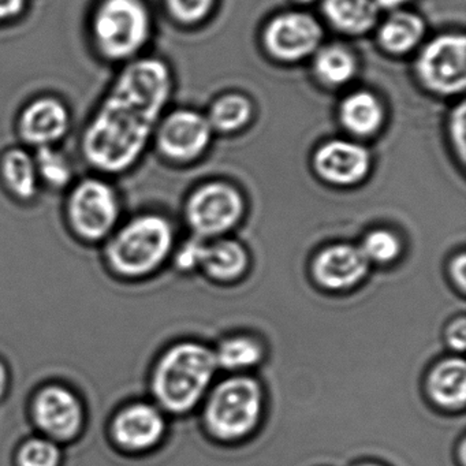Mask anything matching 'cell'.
<instances>
[{
  "label": "cell",
  "instance_id": "obj_33",
  "mask_svg": "<svg viewBox=\"0 0 466 466\" xmlns=\"http://www.w3.org/2000/svg\"><path fill=\"white\" fill-rule=\"evenodd\" d=\"M28 0H0V23L15 20L25 10Z\"/></svg>",
  "mask_w": 466,
  "mask_h": 466
},
{
  "label": "cell",
  "instance_id": "obj_21",
  "mask_svg": "<svg viewBox=\"0 0 466 466\" xmlns=\"http://www.w3.org/2000/svg\"><path fill=\"white\" fill-rule=\"evenodd\" d=\"M424 36V23L411 13H394L379 32V40L384 50L402 56L413 50Z\"/></svg>",
  "mask_w": 466,
  "mask_h": 466
},
{
  "label": "cell",
  "instance_id": "obj_9",
  "mask_svg": "<svg viewBox=\"0 0 466 466\" xmlns=\"http://www.w3.org/2000/svg\"><path fill=\"white\" fill-rule=\"evenodd\" d=\"M417 73L427 88L439 95H458L466 86V40L462 35H441L425 46Z\"/></svg>",
  "mask_w": 466,
  "mask_h": 466
},
{
  "label": "cell",
  "instance_id": "obj_7",
  "mask_svg": "<svg viewBox=\"0 0 466 466\" xmlns=\"http://www.w3.org/2000/svg\"><path fill=\"white\" fill-rule=\"evenodd\" d=\"M29 414L40 435L67 443L77 439L86 425V406L72 387L59 381L43 384L35 391Z\"/></svg>",
  "mask_w": 466,
  "mask_h": 466
},
{
  "label": "cell",
  "instance_id": "obj_28",
  "mask_svg": "<svg viewBox=\"0 0 466 466\" xmlns=\"http://www.w3.org/2000/svg\"><path fill=\"white\" fill-rule=\"evenodd\" d=\"M215 0H166L168 12L179 23L195 24L211 12Z\"/></svg>",
  "mask_w": 466,
  "mask_h": 466
},
{
  "label": "cell",
  "instance_id": "obj_17",
  "mask_svg": "<svg viewBox=\"0 0 466 466\" xmlns=\"http://www.w3.org/2000/svg\"><path fill=\"white\" fill-rule=\"evenodd\" d=\"M248 253L241 244L233 239H217L207 244L201 250L200 266L212 279L230 282L247 271Z\"/></svg>",
  "mask_w": 466,
  "mask_h": 466
},
{
  "label": "cell",
  "instance_id": "obj_6",
  "mask_svg": "<svg viewBox=\"0 0 466 466\" xmlns=\"http://www.w3.org/2000/svg\"><path fill=\"white\" fill-rule=\"evenodd\" d=\"M65 214L69 230L78 241L105 244L121 223V198L110 182L86 177L70 189Z\"/></svg>",
  "mask_w": 466,
  "mask_h": 466
},
{
  "label": "cell",
  "instance_id": "obj_5",
  "mask_svg": "<svg viewBox=\"0 0 466 466\" xmlns=\"http://www.w3.org/2000/svg\"><path fill=\"white\" fill-rule=\"evenodd\" d=\"M261 410L260 384L249 376H233L212 390L204 409V422L218 441H241L255 431Z\"/></svg>",
  "mask_w": 466,
  "mask_h": 466
},
{
  "label": "cell",
  "instance_id": "obj_1",
  "mask_svg": "<svg viewBox=\"0 0 466 466\" xmlns=\"http://www.w3.org/2000/svg\"><path fill=\"white\" fill-rule=\"evenodd\" d=\"M173 78L165 62H130L84 130V159L103 174H122L146 151L170 100Z\"/></svg>",
  "mask_w": 466,
  "mask_h": 466
},
{
  "label": "cell",
  "instance_id": "obj_16",
  "mask_svg": "<svg viewBox=\"0 0 466 466\" xmlns=\"http://www.w3.org/2000/svg\"><path fill=\"white\" fill-rule=\"evenodd\" d=\"M431 400L446 409H461L466 400V365L460 357L441 360L427 379Z\"/></svg>",
  "mask_w": 466,
  "mask_h": 466
},
{
  "label": "cell",
  "instance_id": "obj_18",
  "mask_svg": "<svg viewBox=\"0 0 466 466\" xmlns=\"http://www.w3.org/2000/svg\"><path fill=\"white\" fill-rule=\"evenodd\" d=\"M0 177L17 200H34L39 192L40 179L35 157L25 149L12 148L5 152L0 160Z\"/></svg>",
  "mask_w": 466,
  "mask_h": 466
},
{
  "label": "cell",
  "instance_id": "obj_10",
  "mask_svg": "<svg viewBox=\"0 0 466 466\" xmlns=\"http://www.w3.org/2000/svg\"><path fill=\"white\" fill-rule=\"evenodd\" d=\"M167 430L166 413L155 402L132 400L116 409L108 424L111 441L127 452H146L159 446Z\"/></svg>",
  "mask_w": 466,
  "mask_h": 466
},
{
  "label": "cell",
  "instance_id": "obj_13",
  "mask_svg": "<svg viewBox=\"0 0 466 466\" xmlns=\"http://www.w3.org/2000/svg\"><path fill=\"white\" fill-rule=\"evenodd\" d=\"M313 166L323 181L337 187H351L367 177L370 157L360 144L332 140L316 152Z\"/></svg>",
  "mask_w": 466,
  "mask_h": 466
},
{
  "label": "cell",
  "instance_id": "obj_22",
  "mask_svg": "<svg viewBox=\"0 0 466 466\" xmlns=\"http://www.w3.org/2000/svg\"><path fill=\"white\" fill-rule=\"evenodd\" d=\"M218 368L241 372L249 370L261 361L264 356L263 346L255 338L248 335L226 338L214 351Z\"/></svg>",
  "mask_w": 466,
  "mask_h": 466
},
{
  "label": "cell",
  "instance_id": "obj_36",
  "mask_svg": "<svg viewBox=\"0 0 466 466\" xmlns=\"http://www.w3.org/2000/svg\"><path fill=\"white\" fill-rule=\"evenodd\" d=\"M465 451H466L465 441H461V446H460V463H461V466H465V461H466Z\"/></svg>",
  "mask_w": 466,
  "mask_h": 466
},
{
  "label": "cell",
  "instance_id": "obj_20",
  "mask_svg": "<svg viewBox=\"0 0 466 466\" xmlns=\"http://www.w3.org/2000/svg\"><path fill=\"white\" fill-rule=\"evenodd\" d=\"M340 121L349 132L357 136H370L378 132L383 122V108L370 92L360 91L349 95L339 110Z\"/></svg>",
  "mask_w": 466,
  "mask_h": 466
},
{
  "label": "cell",
  "instance_id": "obj_27",
  "mask_svg": "<svg viewBox=\"0 0 466 466\" xmlns=\"http://www.w3.org/2000/svg\"><path fill=\"white\" fill-rule=\"evenodd\" d=\"M360 249L368 263L390 264L400 258L402 248L397 234L387 228H376L364 237Z\"/></svg>",
  "mask_w": 466,
  "mask_h": 466
},
{
  "label": "cell",
  "instance_id": "obj_32",
  "mask_svg": "<svg viewBox=\"0 0 466 466\" xmlns=\"http://www.w3.org/2000/svg\"><path fill=\"white\" fill-rule=\"evenodd\" d=\"M466 258L465 253H460L455 256L450 264V277H451L452 282L457 285V288L461 291H465L466 288Z\"/></svg>",
  "mask_w": 466,
  "mask_h": 466
},
{
  "label": "cell",
  "instance_id": "obj_12",
  "mask_svg": "<svg viewBox=\"0 0 466 466\" xmlns=\"http://www.w3.org/2000/svg\"><path fill=\"white\" fill-rule=\"evenodd\" d=\"M323 32L315 18L304 13H286L274 18L264 34L267 50L286 62L307 58L320 47Z\"/></svg>",
  "mask_w": 466,
  "mask_h": 466
},
{
  "label": "cell",
  "instance_id": "obj_19",
  "mask_svg": "<svg viewBox=\"0 0 466 466\" xmlns=\"http://www.w3.org/2000/svg\"><path fill=\"white\" fill-rule=\"evenodd\" d=\"M323 10L329 23L349 35H362L378 21L375 0H324Z\"/></svg>",
  "mask_w": 466,
  "mask_h": 466
},
{
  "label": "cell",
  "instance_id": "obj_37",
  "mask_svg": "<svg viewBox=\"0 0 466 466\" xmlns=\"http://www.w3.org/2000/svg\"><path fill=\"white\" fill-rule=\"evenodd\" d=\"M353 466H386L380 462H375V461H362V462L354 463Z\"/></svg>",
  "mask_w": 466,
  "mask_h": 466
},
{
  "label": "cell",
  "instance_id": "obj_2",
  "mask_svg": "<svg viewBox=\"0 0 466 466\" xmlns=\"http://www.w3.org/2000/svg\"><path fill=\"white\" fill-rule=\"evenodd\" d=\"M218 370L214 350L198 342L176 343L152 368L149 389L165 413L185 414L203 400Z\"/></svg>",
  "mask_w": 466,
  "mask_h": 466
},
{
  "label": "cell",
  "instance_id": "obj_30",
  "mask_svg": "<svg viewBox=\"0 0 466 466\" xmlns=\"http://www.w3.org/2000/svg\"><path fill=\"white\" fill-rule=\"evenodd\" d=\"M206 239L196 238L189 239L182 245L181 249L176 255V266L182 271L198 268L200 266L201 250Z\"/></svg>",
  "mask_w": 466,
  "mask_h": 466
},
{
  "label": "cell",
  "instance_id": "obj_38",
  "mask_svg": "<svg viewBox=\"0 0 466 466\" xmlns=\"http://www.w3.org/2000/svg\"><path fill=\"white\" fill-rule=\"evenodd\" d=\"M299 2H304V4H307V2H310V0H299Z\"/></svg>",
  "mask_w": 466,
  "mask_h": 466
},
{
  "label": "cell",
  "instance_id": "obj_11",
  "mask_svg": "<svg viewBox=\"0 0 466 466\" xmlns=\"http://www.w3.org/2000/svg\"><path fill=\"white\" fill-rule=\"evenodd\" d=\"M212 127L208 119L192 110H178L157 125V147L174 162H189L200 157L209 141Z\"/></svg>",
  "mask_w": 466,
  "mask_h": 466
},
{
  "label": "cell",
  "instance_id": "obj_25",
  "mask_svg": "<svg viewBox=\"0 0 466 466\" xmlns=\"http://www.w3.org/2000/svg\"><path fill=\"white\" fill-rule=\"evenodd\" d=\"M34 157L40 182L56 190L65 189L72 184L75 171L66 155L54 147H42L37 148Z\"/></svg>",
  "mask_w": 466,
  "mask_h": 466
},
{
  "label": "cell",
  "instance_id": "obj_3",
  "mask_svg": "<svg viewBox=\"0 0 466 466\" xmlns=\"http://www.w3.org/2000/svg\"><path fill=\"white\" fill-rule=\"evenodd\" d=\"M173 247L170 220L159 214H141L119 223L105 242L103 258L118 279H144L166 263Z\"/></svg>",
  "mask_w": 466,
  "mask_h": 466
},
{
  "label": "cell",
  "instance_id": "obj_24",
  "mask_svg": "<svg viewBox=\"0 0 466 466\" xmlns=\"http://www.w3.org/2000/svg\"><path fill=\"white\" fill-rule=\"evenodd\" d=\"M252 105L242 95H226L219 97L209 110L208 122L219 132H236L249 122Z\"/></svg>",
  "mask_w": 466,
  "mask_h": 466
},
{
  "label": "cell",
  "instance_id": "obj_14",
  "mask_svg": "<svg viewBox=\"0 0 466 466\" xmlns=\"http://www.w3.org/2000/svg\"><path fill=\"white\" fill-rule=\"evenodd\" d=\"M70 121L69 110L61 100L43 96L24 108L18 119V132L29 146L54 147L69 132Z\"/></svg>",
  "mask_w": 466,
  "mask_h": 466
},
{
  "label": "cell",
  "instance_id": "obj_23",
  "mask_svg": "<svg viewBox=\"0 0 466 466\" xmlns=\"http://www.w3.org/2000/svg\"><path fill=\"white\" fill-rule=\"evenodd\" d=\"M315 72L327 86H343L356 75V58L342 46H327L316 54Z\"/></svg>",
  "mask_w": 466,
  "mask_h": 466
},
{
  "label": "cell",
  "instance_id": "obj_26",
  "mask_svg": "<svg viewBox=\"0 0 466 466\" xmlns=\"http://www.w3.org/2000/svg\"><path fill=\"white\" fill-rule=\"evenodd\" d=\"M18 466H59L62 451L59 443L43 435L32 436L17 450Z\"/></svg>",
  "mask_w": 466,
  "mask_h": 466
},
{
  "label": "cell",
  "instance_id": "obj_31",
  "mask_svg": "<svg viewBox=\"0 0 466 466\" xmlns=\"http://www.w3.org/2000/svg\"><path fill=\"white\" fill-rule=\"evenodd\" d=\"M446 342L452 350L463 351L466 345V320L463 316L454 319L446 329Z\"/></svg>",
  "mask_w": 466,
  "mask_h": 466
},
{
  "label": "cell",
  "instance_id": "obj_15",
  "mask_svg": "<svg viewBox=\"0 0 466 466\" xmlns=\"http://www.w3.org/2000/svg\"><path fill=\"white\" fill-rule=\"evenodd\" d=\"M368 268L370 263L360 247L337 244L316 255L312 275L316 282L327 290H345L361 282Z\"/></svg>",
  "mask_w": 466,
  "mask_h": 466
},
{
  "label": "cell",
  "instance_id": "obj_29",
  "mask_svg": "<svg viewBox=\"0 0 466 466\" xmlns=\"http://www.w3.org/2000/svg\"><path fill=\"white\" fill-rule=\"evenodd\" d=\"M450 135L452 143L460 155L461 160L465 162L466 155V106L461 102L450 116Z\"/></svg>",
  "mask_w": 466,
  "mask_h": 466
},
{
  "label": "cell",
  "instance_id": "obj_8",
  "mask_svg": "<svg viewBox=\"0 0 466 466\" xmlns=\"http://www.w3.org/2000/svg\"><path fill=\"white\" fill-rule=\"evenodd\" d=\"M244 198L228 184L204 185L187 204V220L198 238H212L228 233L244 214Z\"/></svg>",
  "mask_w": 466,
  "mask_h": 466
},
{
  "label": "cell",
  "instance_id": "obj_35",
  "mask_svg": "<svg viewBox=\"0 0 466 466\" xmlns=\"http://www.w3.org/2000/svg\"><path fill=\"white\" fill-rule=\"evenodd\" d=\"M408 0H375L376 6L383 7V9H397L402 6Z\"/></svg>",
  "mask_w": 466,
  "mask_h": 466
},
{
  "label": "cell",
  "instance_id": "obj_34",
  "mask_svg": "<svg viewBox=\"0 0 466 466\" xmlns=\"http://www.w3.org/2000/svg\"><path fill=\"white\" fill-rule=\"evenodd\" d=\"M10 386H12V373H10L9 365L4 359H0V400H5L9 394Z\"/></svg>",
  "mask_w": 466,
  "mask_h": 466
},
{
  "label": "cell",
  "instance_id": "obj_4",
  "mask_svg": "<svg viewBox=\"0 0 466 466\" xmlns=\"http://www.w3.org/2000/svg\"><path fill=\"white\" fill-rule=\"evenodd\" d=\"M152 18L144 0H100L92 15L97 50L110 61L135 58L149 42Z\"/></svg>",
  "mask_w": 466,
  "mask_h": 466
}]
</instances>
